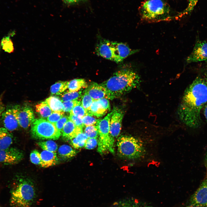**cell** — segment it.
I'll return each instance as SVG.
<instances>
[{"label": "cell", "mask_w": 207, "mask_h": 207, "mask_svg": "<svg viewBox=\"0 0 207 207\" xmlns=\"http://www.w3.org/2000/svg\"><path fill=\"white\" fill-rule=\"evenodd\" d=\"M207 103V83L198 76L185 91L177 111L180 120L190 128L198 127L201 123V110Z\"/></svg>", "instance_id": "6da1fadb"}, {"label": "cell", "mask_w": 207, "mask_h": 207, "mask_svg": "<svg viewBox=\"0 0 207 207\" xmlns=\"http://www.w3.org/2000/svg\"><path fill=\"white\" fill-rule=\"evenodd\" d=\"M140 80V76L135 72L126 67L115 72L100 84L105 90L106 98L113 100L139 87Z\"/></svg>", "instance_id": "7a4b0ae2"}, {"label": "cell", "mask_w": 207, "mask_h": 207, "mask_svg": "<svg viewBox=\"0 0 207 207\" xmlns=\"http://www.w3.org/2000/svg\"><path fill=\"white\" fill-rule=\"evenodd\" d=\"M117 152L119 156L128 160L142 159L146 153V147L143 141L137 138L122 135L117 140Z\"/></svg>", "instance_id": "3957f363"}, {"label": "cell", "mask_w": 207, "mask_h": 207, "mask_svg": "<svg viewBox=\"0 0 207 207\" xmlns=\"http://www.w3.org/2000/svg\"><path fill=\"white\" fill-rule=\"evenodd\" d=\"M143 20L149 22L166 20L170 18V8L163 0H145L139 7Z\"/></svg>", "instance_id": "277c9868"}, {"label": "cell", "mask_w": 207, "mask_h": 207, "mask_svg": "<svg viewBox=\"0 0 207 207\" xmlns=\"http://www.w3.org/2000/svg\"><path fill=\"white\" fill-rule=\"evenodd\" d=\"M37 198L33 185L24 181L18 183L12 190L10 203L12 207H31Z\"/></svg>", "instance_id": "5b68a950"}, {"label": "cell", "mask_w": 207, "mask_h": 207, "mask_svg": "<svg viewBox=\"0 0 207 207\" xmlns=\"http://www.w3.org/2000/svg\"><path fill=\"white\" fill-rule=\"evenodd\" d=\"M31 131L34 137L41 139H57L61 134L55 124L42 118L34 120Z\"/></svg>", "instance_id": "8992f818"}, {"label": "cell", "mask_w": 207, "mask_h": 207, "mask_svg": "<svg viewBox=\"0 0 207 207\" xmlns=\"http://www.w3.org/2000/svg\"><path fill=\"white\" fill-rule=\"evenodd\" d=\"M112 111L103 118L99 120L96 125L98 131L99 139L97 152L101 154L108 151L114 154V145L111 142L110 136V122Z\"/></svg>", "instance_id": "52a82bcc"}, {"label": "cell", "mask_w": 207, "mask_h": 207, "mask_svg": "<svg viewBox=\"0 0 207 207\" xmlns=\"http://www.w3.org/2000/svg\"><path fill=\"white\" fill-rule=\"evenodd\" d=\"M18 106L10 104L6 106L0 117L3 127L10 132L16 130L20 126L16 116Z\"/></svg>", "instance_id": "ba28073f"}, {"label": "cell", "mask_w": 207, "mask_h": 207, "mask_svg": "<svg viewBox=\"0 0 207 207\" xmlns=\"http://www.w3.org/2000/svg\"><path fill=\"white\" fill-rule=\"evenodd\" d=\"M185 207H207V179L189 198Z\"/></svg>", "instance_id": "9c48e42d"}, {"label": "cell", "mask_w": 207, "mask_h": 207, "mask_svg": "<svg viewBox=\"0 0 207 207\" xmlns=\"http://www.w3.org/2000/svg\"><path fill=\"white\" fill-rule=\"evenodd\" d=\"M110 122V136L112 144L114 145L115 139L119 135L121 128L124 112L120 109L115 107Z\"/></svg>", "instance_id": "30bf717a"}, {"label": "cell", "mask_w": 207, "mask_h": 207, "mask_svg": "<svg viewBox=\"0 0 207 207\" xmlns=\"http://www.w3.org/2000/svg\"><path fill=\"white\" fill-rule=\"evenodd\" d=\"M23 153L18 149L10 147L0 150V163L12 165L18 163L23 158Z\"/></svg>", "instance_id": "8fae6325"}, {"label": "cell", "mask_w": 207, "mask_h": 207, "mask_svg": "<svg viewBox=\"0 0 207 207\" xmlns=\"http://www.w3.org/2000/svg\"><path fill=\"white\" fill-rule=\"evenodd\" d=\"M16 116L20 126L24 129H26L31 125L34 119L32 109L26 106H21L18 105Z\"/></svg>", "instance_id": "7c38bea8"}, {"label": "cell", "mask_w": 207, "mask_h": 207, "mask_svg": "<svg viewBox=\"0 0 207 207\" xmlns=\"http://www.w3.org/2000/svg\"><path fill=\"white\" fill-rule=\"evenodd\" d=\"M111 45L113 50L114 61L122 62L124 59L139 51L138 49H132L126 44L122 43L111 41Z\"/></svg>", "instance_id": "4fadbf2b"}, {"label": "cell", "mask_w": 207, "mask_h": 207, "mask_svg": "<svg viewBox=\"0 0 207 207\" xmlns=\"http://www.w3.org/2000/svg\"><path fill=\"white\" fill-rule=\"evenodd\" d=\"M207 60V42L198 41L193 50L187 57L188 63L197 62Z\"/></svg>", "instance_id": "5bb4252c"}, {"label": "cell", "mask_w": 207, "mask_h": 207, "mask_svg": "<svg viewBox=\"0 0 207 207\" xmlns=\"http://www.w3.org/2000/svg\"><path fill=\"white\" fill-rule=\"evenodd\" d=\"M95 51L98 55L106 59L114 61V56L110 41L101 39L97 45Z\"/></svg>", "instance_id": "9a60e30c"}, {"label": "cell", "mask_w": 207, "mask_h": 207, "mask_svg": "<svg viewBox=\"0 0 207 207\" xmlns=\"http://www.w3.org/2000/svg\"><path fill=\"white\" fill-rule=\"evenodd\" d=\"M83 132V128L76 126L70 120L65 123L62 132L64 138L68 139H72Z\"/></svg>", "instance_id": "2e32d148"}, {"label": "cell", "mask_w": 207, "mask_h": 207, "mask_svg": "<svg viewBox=\"0 0 207 207\" xmlns=\"http://www.w3.org/2000/svg\"><path fill=\"white\" fill-rule=\"evenodd\" d=\"M111 207H157L133 198H129L114 202Z\"/></svg>", "instance_id": "e0dca14e"}, {"label": "cell", "mask_w": 207, "mask_h": 207, "mask_svg": "<svg viewBox=\"0 0 207 207\" xmlns=\"http://www.w3.org/2000/svg\"><path fill=\"white\" fill-rule=\"evenodd\" d=\"M85 91L94 100H97L104 98H106L105 90L100 84L92 83L87 87Z\"/></svg>", "instance_id": "ac0fdd59"}, {"label": "cell", "mask_w": 207, "mask_h": 207, "mask_svg": "<svg viewBox=\"0 0 207 207\" xmlns=\"http://www.w3.org/2000/svg\"><path fill=\"white\" fill-rule=\"evenodd\" d=\"M41 162L42 167H48L56 164L57 158L56 152L43 150L41 153Z\"/></svg>", "instance_id": "d6986e66"}, {"label": "cell", "mask_w": 207, "mask_h": 207, "mask_svg": "<svg viewBox=\"0 0 207 207\" xmlns=\"http://www.w3.org/2000/svg\"><path fill=\"white\" fill-rule=\"evenodd\" d=\"M13 136L10 132L3 127L0 126V150L10 147L13 143Z\"/></svg>", "instance_id": "ffe728a7"}, {"label": "cell", "mask_w": 207, "mask_h": 207, "mask_svg": "<svg viewBox=\"0 0 207 207\" xmlns=\"http://www.w3.org/2000/svg\"><path fill=\"white\" fill-rule=\"evenodd\" d=\"M108 112L104 109L97 100H93L87 115L97 117L104 115Z\"/></svg>", "instance_id": "44dd1931"}, {"label": "cell", "mask_w": 207, "mask_h": 207, "mask_svg": "<svg viewBox=\"0 0 207 207\" xmlns=\"http://www.w3.org/2000/svg\"><path fill=\"white\" fill-rule=\"evenodd\" d=\"M45 101L53 112L59 113L64 112L63 103L58 97L51 96L47 98Z\"/></svg>", "instance_id": "7402d4cb"}, {"label": "cell", "mask_w": 207, "mask_h": 207, "mask_svg": "<svg viewBox=\"0 0 207 207\" xmlns=\"http://www.w3.org/2000/svg\"><path fill=\"white\" fill-rule=\"evenodd\" d=\"M87 87V82L83 79H75L68 83V88L70 92H77Z\"/></svg>", "instance_id": "603a6c76"}, {"label": "cell", "mask_w": 207, "mask_h": 207, "mask_svg": "<svg viewBox=\"0 0 207 207\" xmlns=\"http://www.w3.org/2000/svg\"><path fill=\"white\" fill-rule=\"evenodd\" d=\"M36 110L42 117L44 118H47L53 112V111L45 101L36 105Z\"/></svg>", "instance_id": "cb8c5ba5"}, {"label": "cell", "mask_w": 207, "mask_h": 207, "mask_svg": "<svg viewBox=\"0 0 207 207\" xmlns=\"http://www.w3.org/2000/svg\"><path fill=\"white\" fill-rule=\"evenodd\" d=\"M58 153L61 157L68 158L75 156L76 154V152L70 146L64 145L59 148Z\"/></svg>", "instance_id": "d4e9b609"}, {"label": "cell", "mask_w": 207, "mask_h": 207, "mask_svg": "<svg viewBox=\"0 0 207 207\" xmlns=\"http://www.w3.org/2000/svg\"><path fill=\"white\" fill-rule=\"evenodd\" d=\"M68 82L59 81L52 85L50 88V92L52 94H61L68 88Z\"/></svg>", "instance_id": "484cf974"}, {"label": "cell", "mask_w": 207, "mask_h": 207, "mask_svg": "<svg viewBox=\"0 0 207 207\" xmlns=\"http://www.w3.org/2000/svg\"><path fill=\"white\" fill-rule=\"evenodd\" d=\"M88 139L85 134L83 132L72 139L71 144L74 148L76 149L84 147Z\"/></svg>", "instance_id": "4316f807"}, {"label": "cell", "mask_w": 207, "mask_h": 207, "mask_svg": "<svg viewBox=\"0 0 207 207\" xmlns=\"http://www.w3.org/2000/svg\"><path fill=\"white\" fill-rule=\"evenodd\" d=\"M81 91L77 92L67 91L64 93L61 96V101L62 102L78 100L82 96Z\"/></svg>", "instance_id": "83f0119b"}, {"label": "cell", "mask_w": 207, "mask_h": 207, "mask_svg": "<svg viewBox=\"0 0 207 207\" xmlns=\"http://www.w3.org/2000/svg\"><path fill=\"white\" fill-rule=\"evenodd\" d=\"M38 145L44 150L56 152L57 148V144L52 140L40 141L38 143Z\"/></svg>", "instance_id": "f1b7e54d"}, {"label": "cell", "mask_w": 207, "mask_h": 207, "mask_svg": "<svg viewBox=\"0 0 207 207\" xmlns=\"http://www.w3.org/2000/svg\"><path fill=\"white\" fill-rule=\"evenodd\" d=\"M84 132L88 138H97L99 136L97 127L96 125L86 126Z\"/></svg>", "instance_id": "f546056e"}, {"label": "cell", "mask_w": 207, "mask_h": 207, "mask_svg": "<svg viewBox=\"0 0 207 207\" xmlns=\"http://www.w3.org/2000/svg\"><path fill=\"white\" fill-rule=\"evenodd\" d=\"M93 100L85 90L82 97L81 105L87 112L90 110Z\"/></svg>", "instance_id": "4dcf8cb0"}, {"label": "cell", "mask_w": 207, "mask_h": 207, "mask_svg": "<svg viewBox=\"0 0 207 207\" xmlns=\"http://www.w3.org/2000/svg\"><path fill=\"white\" fill-rule=\"evenodd\" d=\"M63 111L65 112H70L73 108L76 106L80 105L81 102L78 100L63 102Z\"/></svg>", "instance_id": "1f68e13d"}, {"label": "cell", "mask_w": 207, "mask_h": 207, "mask_svg": "<svg viewBox=\"0 0 207 207\" xmlns=\"http://www.w3.org/2000/svg\"><path fill=\"white\" fill-rule=\"evenodd\" d=\"M70 113L82 118L85 116L87 115V111L84 108L81 104L74 107Z\"/></svg>", "instance_id": "d6a6232c"}, {"label": "cell", "mask_w": 207, "mask_h": 207, "mask_svg": "<svg viewBox=\"0 0 207 207\" xmlns=\"http://www.w3.org/2000/svg\"><path fill=\"white\" fill-rule=\"evenodd\" d=\"M82 119L84 125L87 126L96 125L99 119H97L92 116L87 115L84 116Z\"/></svg>", "instance_id": "836d02e7"}, {"label": "cell", "mask_w": 207, "mask_h": 207, "mask_svg": "<svg viewBox=\"0 0 207 207\" xmlns=\"http://www.w3.org/2000/svg\"><path fill=\"white\" fill-rule=\"evenodd\" d=\"M30 159L32 163L35 164H40L41 154L38 151L34 150L30 154Z\"/></svg>", "instance_id": "e575fe53"}, {"label": "cell", "mask_w": 207, "mask_h": 207, "mask_svg": "<svg viewBox=\"0 0 207 207\" xmlns=\"http://www.w3.org/2000/svg\"><path fill=\"white\" fill-rule=\"evenodd\" d=\"M64 112L59 113L53 112L47 118V120L51 123L55 124L64 116Z\"/></svg>", "instance_id": "d590c367"}, {"label": "cell", "mask_w": 207, "mask_h": 207, "mask_svg": "<svg viewBox=\"0 0 207 207\" xmlns=\"http://www.w3.org/2000/svg\"><path fill=\"white\" fill-rule=\"evenodd\" d=\"M98 141L97 138H88L84 147L88 150L93 149L98 144Z\"/></svg>", "instance_id": "8d00e7d4"}, {"label": "cell", "mask_w": 207, "mask_h": 207, "mask_svg": "<svg viewBox=\"0 0 207 207\" xmlns=\"http://www.w3.org/2000/svg\"><path fill=\"white\" fill-rule=\"evenodd\" d=\"M69 118V120L73 122L76 126L82 128L84 126L82 118L70 113Z\"/></svg>", "instance_id": "74e56055"}, {"label": "cell", "mask_w": 207, "mask_h": 207, "mask_svg": "<svg viewBox=\"0 0 207 207\" xmlns=\"http://www.w3.org/2000/svg\"><path fill=\"white\" fill-rule=\"evenodd\" d=\"M3 48L7 51L9 52L13 49L12 43L9 38L6 37L3 39L1 43Z\"/></svg>", "instance_id": "f35d334b"}, {"label": "cell", "mask_w": 207, "mask_h": 207, "mask_svg": "<svg viewBox=\"0 0 207 207\" xmlns=\"http://www.w3.org/2000/svg\"><path fill=\"white\" fill-rule=\"evenodd\" d=\"M69 120V116H63L55 124L57 129L62 132L64 125Z\"/></svg>", "instance_id": "ab89813d"}, {"label": "cell", "mask_w": 207, "mask_h": 207, "mask_svg": "<svg viewBox=\"0 0 207 207\" xmlns=\"http://www.w3.org/2000/svg\"><path fill=\"white\" fill-rule=\"evenodd\" d=\"M103 108L108 111L110 109V103L107 98H104L97 100Z\"/></svg>", "instance_id": "60d3db41"}, {"label": "cell", "mask_w": 207, "mask_h": 207, "mask_svg": "<svg viewBox=\"0 0 207 207\" xmlns=\"http://www.w3.org/2000/svg\"><path fill=\"white\" fill-rule=\"evenodd\" d=\"M4 93H2L0 95V117L6 107L3 101Z\"/></svg>", "instance_id": "b9f144b4"}, {"label": "cell", "mask_w": 207, "mask_h": 207, "mask_svg": "<svg viewBox=\"0 0 207 207\" xmlns=\"http://www.w3.org/2000/svg\"><path fill=\"white\" fill-rule=\"evenodd\" d=\"M66 3L71 4L77 2L81 0H63Z\"/></svg>", "instance_id": "7bdbcfd3"}, {"label": "cell", "mask_w": 207, "mask_h": 207, "mask_svg": "<svg viewBox=\"0 0 207 207\" xmlns=\"http://www.w3.org/2000/svg\"><path fill=\"white\" fill-rule=\"evenodd\" d=\"M204 113V116L206 120L207 121V104H206L205 106Z\"/></svg>", "instance_id": "ee69618b"}, {"label": "cell", "mask_w": 207, "mask_h": 207, "mask_svg": "<svg viewBox=\"0 0 207 207\" xmlns=\"http://www.w3.org/2000/svg\"><path fill=\"white\" fill-rule=\"evenodd\" d=\"M207 83V71L206 72V79H205Z\"/></svg>", "instance_id": "f6af8a7d"}, {"label": "cell", "mask_w": 207, "mask_h": 207, "mask_svg": "<svg viewBox=\"0 0 207 207\" xmlns=\"http://www.w3.org/2000/svg\"><path fill=\"white\" fill-rule=\"evenodd\" d=\"M206 166L207 168V153L206 156Z\"/></svg>", "instance_id": "bcb514c9"}, {"label": "cell", "mask_w": 207, "mask_h": 207, "mask_svg": "<svg viewBox=\"0 0 207 207\" xmlns=\"http://www.w3.org/2000/svg\"></svg>", "instance_id": "7dc6e473"}]
</instances>
